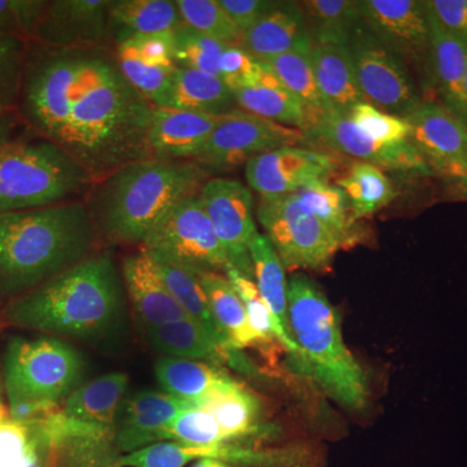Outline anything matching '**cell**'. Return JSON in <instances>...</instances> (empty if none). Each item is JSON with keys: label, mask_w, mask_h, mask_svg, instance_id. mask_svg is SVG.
Wrapping results in <instances>:
<instances>
[{"label": "cell", "mask_w": 467, "mask_h": 467, "mask_svg": "<svg viewBox=\"0 0 467 467\" xmlns=\"http://www.w3.org/2000/svg\"><path fill=\"white\" fill-rule=\"evenodd\" d=\"M129 378L110 373L82 384L60 405L61 416L73 422L98 429L116 430L117 417L124 402Z\"/></svg>", "instance_id": "484cf974"}, {"label": "cell", "mask_w": 467, "mask_h": 467, "mask_svg": "<svg viewBox=\"0 0 467 467\" xmlns=\"http://www.w3.org/2000/svg\"><path fill=\"white\" fill-rule=\"evenodd\" d=\"M217 447H190L175 441H159L142 450L122 454L116 467H184L187 463L202 459H221Z\"/></svg>", "instance_id": "ee69618b"}, {"label": "cell", "mask_w": 467, "mask_h": 467, "mask_svg": "<svg viewBox=\"0 0 467 467\" xmlns=\"http://www.w3.org/2000/svg\"><path fill=\"white\" fill-rule=\"evenodd\" d=\"M32 427L48 453V467H116L122 456L116 430L73 422L58 409L26 423Z\"/></svg>", "instance_id": "5bb4252c"}, {"label": "cell", "mask_w": 467, "mask_h": 467, "mask_svg": "<svg viewBox=\"0 0 467 467\" xmlns=\"http://www.w3.org/2000/svg\"><path fill=\"white\" fill-rule=\"evenodd\" d=\"M218 3L243 34L281 5L273 0H218Z\"/></svg>", "instance_id": "f907efd6"}, {"label": "cell", "mask_w": 467, "mask_h": 467, "mask_svg": "<svg viewBox=\"0 0 467 467\" xmlns=\"http://www.w3.org/2000/svg\"><path fill=\"white\" fill-rule=\"evenodd\" d=\"M109 21L113 43L173 34L183 26L177 0H110Z\"/></svg>", "instance_id": "4316f807"}, {"label": "cell", "mask_w": 467, "mask_h": 467, "mask_svg": "<svg viewBox=\"0 0 467 467\" xmlns=\"http://www.w3.org/2000/svg\"><path fill=\"white\" fill-rule=\"evenodd\" d=\"M142 244L153 259L184 267L196 275H225L227 267L232 266L199 195L184 199L171 208Z\"/></svg>", "instance_id": "9c48e42d"}, {"label": "cell", "mask_w": 467, "mask_h": 467, "mask_svg": "<svg viewBox=\"0 0 467 467\" xmlns=\"http://www.w3.org/2000/svg\"><path fill=\"white\" fill-rule=\"evenodd\" d=\"M198 405L213 414L229 444L259 430V399L233 378L209 392Z\"/></svg>", "instance_id": "f1b7e54d"}, {"label": "cell", "mask_w": 467, "mask_h": 467, "mask_svg": "<svg viewBox=\"0 0 467 467\" xmlns=\"http://www.w3.org/2000/svg\"><path fill=\"white\" fill-rule=\"evenodd\" d=\"M192 467H235L217 459H202L195 463Z\"/></svg>", "instance_id": "db71d44e"}, {"label": "cell", "mask_w": 467, "mask_h": 467, "mask_svg": "<svg viewBox=\"0 0 467 467\" xmlns=\"http://www.w3.org/2000/svg\"><path fill=\"white\" fill-rule=\"evenodd\" d=\"M335 171L326 153L297 146L281 147L245 162V180L261 196L295 193L316 181H327Z\"/></svg>", "instance_id": "ac0fdd59"}, {"label": "cell", "mask_w": 467, "mask_h": 467, "mask_svg": "<svg viewBox=\"0 0 467 467\" xmlns=\"http://www.w3.org/2000/svg\"><path fill=\"white\" fill-rule=\"evenodd\" d=\"M425 5L439 26L467 39V0H430Z\"/></svg>", "instance_id": "816d5d0a"}, {"label": "cell", "mask_w": 467, "mask_h": 467, "mask_svg": "<svg viewBox=\"0 0 467 467\" xmlns=\"http://www.w3.org/2000/svg\"><path fill=\"white\" fill-rule=\"evenodd\" d=\"M221 116L153 107L149 133L150 158L193 161Z\"/></svg>", "instance_id": "44dd1931"}, {"label": "cell", "mask_w": 467, "mask_h": 467, "mask_svg": "<svg viewBox=\"0 0 467 467\" xmlns=\"http://www.w3.org/2000/svg\"><path fill=\"white\" fill-rule=\"evenodd\" d=\"M337 186L346 192L356 221L374 216L396 196L389 175L376 165L364 161L350 165L347 173L337 180Z\"/></svg>", "instance_id": "d590c367"}, {"label": "cell", "mask_w": 467, "mask_h": 467, "mask_svg": "<svg viewBox=\"0 0 467 467\" xmlns=\"http://www.w3.org/2000/svg\"><path fill=\"white\" fill-rule=\"evenodd\" d=\"M147 343L169 358L195 359L220 367L229 364L238 370L251 371L241 350L223 348L198 322L190 317L144 330Z\"/></svg>", "instance_id": "7402d4cb"}, {"label": "cell", "mask_w": 467, "mask_h": 467, "mask_svg": "<svg viewBox=\"0 0 467 467\" xmlns=\"http://www.w3.org/2000/svg\"><path fill=\"white\" fill-rule=\"evenodd\" d=\"M265 72L266 63L251 57L239 45L227 46L218 61V78L232 92L259 86Z\"/></svg>", "instance_id": "c3c4849f"}, {"label": "cell", "mask_w": 467, "mask_h": 467, "mask_svg": "<svg viewBox=\"0 0 467 467\" xmlns=\"http://www.w3.org/2000/svg\"><path fill=\"white\" fill-rule=\"evenodd\" d=\"M226 47L223 43L193 32L183 24L174 33L175 66L218 77V61Z\"/></svg>", "instance_id": "bcb514c9"}, {"label": "cell", "mask_w": 467, "mask_h": 467, "mask_svg": "<svg viewBox=\"0 0 467 467\" xmlns=\"http://www.w3.org/2000/svg\"><path fill=\"white\" fill-rule=\"evenodd\" d=\"M0 467H48V454L32 427L0 414Z\"/></svg>", "instance_id": "60d3db41"}, {"label": "cell", "mask_w": 467, "mask_h": 467, "mask_svg": "<svg viewBox=\"0 0 467 467\" xmlns=\"http://www.w3.org/2000/svg\"><path fill=\"white\" fill-rule=\"evenodd\" d=\"M152 104L126 81L115 46L57 48L29 41L17 112L94 182L150 158Z\"/></svg>", "instance_id": "6da1fadb"}, {"label": "cell", "mask_w": 467, "mask_h": 467, "mask_svg": "<svg viewBox=\"0 0 467 467\" xmlns=\"http://www.w3.org/2000/svg\"><path fill=\"white\" fill-rule=\"evenodd\" d=\"M155 376L165 392L192 404H198L232 378L216 365L169 356L156 362Z\"/></svg>", "instance_id": "4dcf8cb0"}, {"label": "cell", "mask_w": 467, "mask_h": 467, "mask_svg": "<svg viewBox=\"0 0 467 467\" xmlns=\"http://www.w3.org/2000/svg\"><path fill=\"white\" fill-rule=\"evenodd\" d=\"M250 254L254 265V281L259 288L261 296L272 310L281 330L292 337L284 264L269 239L260 233L252 239Z\"/></svg>", "instance_id": "d6a6232c"}, {"label": "cell", "mask_w": 467, "mask_h": 467, "mask_svg": "<svg viewBox=\"0 0 467 467\" xmlns=\"http://www.w3.org/2000/svg\"><path fill=\"white\" fill-rule=\"evenodd\" d=\"M110 0H48L32 39L57 48L113 46Z\"/></svg>", "instance_id": "2e32d148"}, {"label": "cell", "mask_w": 467, "mask_h": 467, "mask_svg": "<svg viewBox=\"0 0 467 467\" xmlns=\"http://www.w3.org/2000/svg\"><path fill=\"white\" fill-rule=\"evenodd\" d=\"M257 220L285 269L324 270L343 243L295 193L261 196Z\"/></svg>", "instance_id": "ba28073f"}, {"label": "cell", "mask_w": 467, "mask_h": 467, "mask_svg": "<svg viewBox=\"0 0 467 467\" xmlns=\"http://www.w3.org/2000/svg\"><path fill=\"white\" fill-rule=\"evenodd\" d=\"M48 0H0V34L32 39Z\"/></svg>", "instance_id": "681fc988"}, {"label": "cell", "mask_w": 467, "mask_h": 467, "mask_svg": "<svg viewBox=\"0 0 467 467\" xmlns=\"http://www.w3.org/2000/svg\"><path fill=\"white\" fill-rule=\"evenodd\" d=\"M95 182L17 110L0 115V214L81 201Z\"/></svg>", "instance_id": "5b68a950"}, {"label": "cell", "mask_w": 467, "mask_h": 467, "mask_svg": "<svg viewBox=\"0 0 467 467\" xmlns=\"http://www.w3.org/2000/svg\"><path fill=\"white\" fill-rule=\"evenodd\" d=\"M99 243L85 199L0 214V297L36 290L88 259Z\"/></svg>", "instance_id": "3957f363"}, {"label": "cell", "mask_w": 467, "mask_h": 467, "mask_svg": "<svg viewBox=\"0 0 467 467\" xmlns=\"http://www.w3.org/2000/svg\"><path fill=\"white\" fill-rule=\"evenodd\" d=\"M162 109L192 110L223 116L238 109L234 92L216 76L177 67Z\"/></svg>", "instance_id": "83f0119b"}, {"label": "cell", "mask_w": 467, "mask_h": 467, "mask_svg": "<svg viewBox=\"0 0 467 467\" xmlns=\"http://www.w3.org/2000/svg\"><path fill=\"white\" fill-rule=\"evenodd\" d=\"M126 296L143 330L189 317L169 291L156 261L142 250L122 260Z\"/></svg>", "instance_id": "d6986e66"}, {"label": "cell", "mask_w": 467, "mask_h": 467, "mask_svg": "<svg viewBox=\"0 0 467 467\" xmlns=\"http://www.w3.org/2000/svg\"><path fill=\"white\" fill-rule=\"evenodd\" d=\"M192 402L180 400L167 392L143 389L119 409L116 442L121 453L142 450L161 441L162 432Z\"/></svg>", "instance_id": "ffe728a7"}, {"label": "cell", "mask_w": 467, "mask_h": 467, "mask_svg": "<svg viewBox=\"0 0 467 467\" xmlns=\"http://www.w3.org/2000/svg\"><path fill=\"white\" fill-rule=\"evenodd\" d=\"M121 269L109 250L7 301L3 318L20 328L81 340L104 339L121 325L126 308Z\"/></svg>", "instance_id": "7a4b0ae2"}, {"label": "cell", "mask_w": 467, "mask_h": 467, "mask_svg": "<svg viewBox=\"0 0 467 467\" xmlns=\"http://www.w3.org/2000/svg\"><path fill=\"white\" fill-rule=\"evenodd\" d=\"M199 281L207 295L212 313L235 349L260 347L257 335L252 330L247 312L235 288L225 275L199 273Z\"/></svg>", "instance_id": "1f68e13d"}, {"label": "cell", "mask_w": 467, "mask_h": 467, "mask_svg": "<svg viewBox=\"0 0 467 467\" xmlns=\"http://www.w3.org/2000/svg\"><path fill=\"white\" fill-rule=\"evenodd\" d=\"M295 195L309 213L317 217L342 241L343 245L353 242V223L356 220L348 198L339 186L327 181H316L304 186Z\"/></svg>", "instance_id": "74e56055"}, {"label": "cell", "mask_w": 467, "mask_h": 467, "mask_svg": "<svg viewBox=\"0 0 467 467\" xmlns=\"http://www.w3.org/2000/svg\"><path fill=\"white\" fill-rule=\"evenodd\" d=\"M161 441H175L190 447L229 444L213 414L198 404H190L181 411L162 432Z\"/></svg>", "instance_id": "7bdbcfd3"}, {"label": "cell", "mask_w": 467, "mask_h": 467, "mask_svg": "<svg viewBox=\"0 0 467 467\" xmlns=\"http://www.w3.org/2000/svg\"><path fill=\"white\" fill-rule=\"evenodd\" d=\"M8 409L5 407L3 404V383H2V376H0V414L7 413Z\"/></svg>", "instance_id": "11a10c76"}, {"label": "cell", "mask_w": 467, "mask_h": 467, "mask_svg": "<svg viewBox=\"0 0 467 467\" xmlns=\"http://www.w3.org/2000/svg\"><path fill=\"white\" fill-rule=\"evenodd\" d=\"M303 134L306 140H316L327 149L386 171L422 177L434 173L413 144L382 143L370 140L344 113L334 110L321 113L309 122Z\"/></svg>", "instance_id": "4fadbf2b"}, {"label": "cell", "mask_w": 467, "mask_h": 467, "mask_svg": "<svg viewBox=\"0 0 467 467\" xmlns=\"http://www.w3.org/2000/svg\"><path fill=\"white\" fill-rule=\"evenodd\" d=\"M409 142L416 147L434 173L448 181L467 175V126L441 104L422 101L405 117Z\"/></svg>", "instance_id": "9a60e30c"}, {"label": "cell", "mask_w": 467, "mask_h": 467, "mask_svg": "<svg viewBox=\"0 0 467 467\" xmlns=\"http://www.w3.org/2000/svg\"><path fill=\"white\" fill-rule=\"evenodd\" d=\"M199 199L234 269L254 279L250 244L259 232L251 190L239 181L209 178L202 184Z\"/></svg>", "instance_id": "7c38bea8"}, {"label": "cell", "mask_w": 467, "mask_h": 467, "mask_svg": "<svg viewBox=\"0 0 467 467\" xmlns=\"http://www.w3.org/2000/svg\"><path fill=\"white\" fill-rule=\"evenodd\" d=\"M155 261L169 291L171 292L178 304L182 306L186 315L193 321L201 324L223 348L232 350V352L233 350H239L234 348L229 337L223 333V328L214 318L207 295L202 290L198 275L192 272V270L184 269V267L173 265V264Z\"/></svg>", "instance_id": "e575fe53"}, {"label": "cell", "mask_w": 467, "mask_h": 467, "mask_svg": "<svg viewBox=\"0 0 467 467\" xmlns=\"http://www.w3.org/2000/svg\"><path fill=\"white\" fill-rule=\"evenodd\" d=\"M465 90L467 95V69H466V75H465Z\"/></svg>", "instance_id": "9f6ffc18"}, {"label": "cell", "mask_w": 467, "mask_h": 467, "mask_svg": "<svg viewBox=\"0 0 467 467\" xmlns=\"http://www.w3.org/2000/svg\"><path fill=\"white\" fill-rule=\"evenodd\" d=\"M427 9V8H426ZM429 14V12H427ZM431 63L441 106L467 126V39L454 36L430 16Z\"/></svg>", "instance_id": "cb8c5ba5"}, {"label": "cell", "mask_w": 467, "mask_h": 467, "mask_svg": "<svg viewBox=\"0 0 467 467\" xmlns=\"http://www.w3.org/2000/svg\"><path fill=\"white\" fill-rule=\"evenodd\" d=\"M115 55L126 81L153 107H164L177 67L152 66L146 63L124 43H116Z\"/></svg>", "instance_id": "ab89813d"}, {"label": "cell", "mask_w": 467, "mask_h": 467, "mask_svg": "<svg viewBox=\"0 0 467 467\" xmlns=\"http://www.w3.org/2000/svg\"><path fill=\"white\" fill-rule=\"evenodd\" d=\"M451 182V192L457 196V198L467 201V175L466 177L457 178V180L448 181Z\"/></svg>", "instance_id": "f5cc1de1"}, {"label": "cell", "mask_w": 467, "mask_h": 467, "mask_svg": "<svg viewBox=\"0 0 467 467\" xmlns=\"http://www.w3.org/2000/svg\"><path fill=\"white\" fill-rule=\"evenodd\" d=\"M8 414L29 423L60 408L78 389L85 362L75 347L57 337H12L5 353Z\"/></svg>", "instance_id": "52a82bcc"}, {"label": "cell", "mask_w": 467, "mask_h": 467, "mask_svg": "<svg viewBox=\"0 0 467 467\" xmlns=\"http://www.w3.org/2000/svg\"><path fill=\"white\" fill-rule=\"evenodd\" d=\"M313 46L306 15L300 3L281 2L256 26L243 34L241 47L260 61H269L288 52L310 50Z\"/></svg>", "instance_id": "603a6c76"}, {"label": "cell", "mask_w": 467, "mask_h": 467, "mask_svg": "<svg viewBox=\"0 0 467 467\" xmlns=\"http://www.w3.org/2000/svg\"><path fill=\"white\" fill-rule=\"evenodd\" d=\"M29 39L0 34V115L16 110Z\"/></svg>", "instance_id": "f6af8a7d"}, {"label": "cell", "mask_w": 467, "mask_h": 467, "mask_svg": "<svg viewBox=\"0 0 467 467\" xmlns=\"http://www.w3.org/2000/svg\"><path fill=\"white\" fill-rule=\"evenodd\" d=\"M291 335L303 353V368L335 401L350 410L368 402V380L343 339L340 318L324 292L306 275L287 284Z\"/></svg>", "instance_id": "8992f818"}, {"label": "cell", "mask_w": 467, "mask_h": 467, "mask_svg": "<svg viewBox=\"0 0 467 467\" xmlns=\"http://www.w3.org/2000/svg\"><path fill=\"white\" fill-rule=\"evenodd\" d=\"M347 116L362 134L377 142H409L410 126L404 119L389 115L367 101L353 107Z\"/></svg>", "instance_id": "7dc6e473"}, {"label": "cell", "mask_w": 467, "mask_h": 467, "mask_svg": "<svg viewBox=\"0 0 467 467\" xmlns=\"http://www.w3.org/2000/svg\"><path fill=\"white\" fill-rule=\"evenodd\" d=\"M238 109L275 124L306 130L308 116L300 100L285 88L266 64L263 82L254 88L234 92Z\"/></svg>", "instance_id": "f546056e"}, {"label": "cell", "mask_w": 467, "mask_h": 467, "mask_svg": "<svg viewBox=\"0 0 467 467\" xmlns=\"http://www.w3.org/2000/svg\"><path fill=\"white\" fill-rule=\"evenodd\" d=\"M310 58L328 110L347 115L353 107L367 101L356 78L349 43L313 42Z\"/></svg>", "instance_id": "d4e9b609"}, {"label": "cell", "mask_w": 467, "mask_h": 467, "mask_svg": "<svg viewBox=\"0 0 467 467\" xmlns=\"http://www.w3.org/2000/svg\"><path fill=\"white\" fill-rule=\"evenodd\" d=\"M349 50L367 103L400 119L422 103L404 60L374 38L364 26L350 36Z\"/></svg>", "instance_id": "8fae6325"}, {"label": "cell", "mask_w": 467, "mask_h": 467, "mask_svg": "<svg viewBox=\"0 0 467 467\" xmlns=\"http://www.w3.org/2000/svg\"><path fill=\"white\" fill-rule=\"evenodd\" d=\"M230 284L235 288L247 312L248 321L254 333L260 339L261 347L270 346L278 342L288 353L301 364L303 368V353L296 342L291 337L285 335L276 324L272 310L269 309L265 300L261 296L259 288L254 279L243 275L233 266L227 267L225 272Z\"/></svg>", "instance_id": "8d00e7d4"}, {"label": "cell", "mask_w": 467, "mask_h": 467, "mask_svg": "<svg viewBox=\"0 0 467 467\" xmlns=\"http://www.w3.org/2000/svg\"><path fill=\"white\" fill-rule=\"evenodd\" d=\"M177 5L184 26L193 32L226 46H241L243 33L218 0H177Z\"/></svg>", "instance_id": "b9f144b4"}, {"label": "cell", "mask_w": 467, "mask_h": 467, "mask_svg": "<svg viewBox=\"0 0 467 467\" xmlns=\"http://www.w3.org/2000/svg\"><path fill=\"white\" fill-rule=\"evenodd\" d=\"M362 26L401 60L431 57V26L425 2L361 0Z\"/></svg>", "instance_id": "e0dca14e"}, {"label": "cell", "mask_w": 467, "mask_h": 467, "mask_svg": "<svg viewBox=\"0 0 467 467\" xmlns=\"http://www.w3.org/2000/svg\"><path fill=\"white\" fill-rule=\"evenodd\" d=\"M211 173L193 161L146 159L117 169L85 198L101 241L143 243L150 230L184 199L199 195Z\"/></svg>", "instance_id": "277c9868"}, {"label": "cell", "mask_w": 467, "mask_h": 467, "mask_svg": "<svg viewBox=\"0 0 467 467\" xmlns=\"http://www.w3.org/2000/svg\"><path fill=\"white\" fill-rule=\"evenodd\" d=\"M303 131L275 124L241 109L221 116L220 122L193 162L205 171H229L248 160L281 147L297 146Z\"/></svg>", "instance_id": "30bf717a"}, {"label": "cell", "mask_w": 467, "mask_h": 467, "mask_svg": "<svg viewBox=\"0 0 467 467\" xmlns=\"http://www.w3.org/2000/svg\"><path fill=\"white\" fill-rule=\"evenodd\" d=\"M310 50L288 52L266 61L279 81L303 104L308 116V124L313 119L328 110L316 81Z\"/></svg>", "instance_id": "f35d334b"}, {"label": "cell", "mask_w": 467, "mask_h": 467, "mask_svg": "<svg viewBox=\"0 0 467 467\" xmlns=\"http://www.w3.org/2000/svg\"><path fill=\"white\" fill-rule=\"evenodd\" d=\"M300 5L315 43L348 45L362 26L361 0H306Z\"/></svg>", "instance_id": "836d02e7"}]
</instances>
